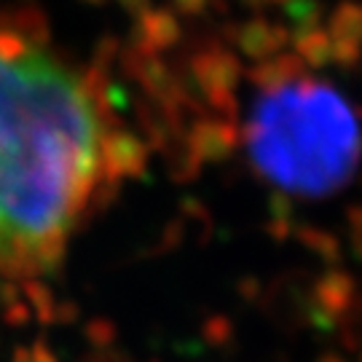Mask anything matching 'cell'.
<instances>
[{"label":"cell","instance_id":"5","mask_svg":"<svg viewBox=\"0 0 362 362\" xmlns=\"http://www.w3.org/2000/svg\"><path fill=\"white\" fill-rule=\"evenodd\" d=\"M296 57L309 67H327L333 62V38L327 30L309 27L296 33Z\"/></svg>","mask_w":362,"mask_h":362},{"label":"cell","instance_id":"12","mask_svg":"<svg viewBox=\"0 0 362 362\" xmlns=\"http://www.w3.org/2000/svg\"><path fill=\"white\" fill-rule=\"evenodd\" d=\"M180 3H182V8H188V11H199L207 0H180Z\"/></svg>","mask_w":362,"mask_h":362},{"label":"cell","instance_id":"11","mask_svg":"<svg viewBox=\"0 0 362 362\" xmlns=\"http://www.w3.org/2000/svg\"><path fill=\"white\" fill-rule=\"evenodd\" d=\"M351 228H354V239H357V247H360V252H362V209L360 212H354V218H351Z\"/></svg>","mask_w":362,"mask_h":362},{"label":"cell","instance_id":"9","mask_svg":"<svg viewBox=\"0 0 362 362\" xmlns=\"http://www.w3.org/2000/svg\"><path fill=\"white\" fill-rule=\"evenodd\" d=\"M351 293H354V282L346 274H327L320 279L317 285V298H320V306L327 311H338L344 309L351 300Z\"/></svg>","mask_w":362,"mask_h":362},{"label":"cell","instance_id":"4","mask_svg":"<svg viewBox=\"0 0 362 362\" xmlns=\"http://www.w3.org/2000/svg\"><path fill=\"white\" fill-rule=\"evenodd\" d=\"M287 43V30L282 25H272L266 19H252L236 33V46L239 52L250 59H272Z\"/></svg>","mask_w":362,"mask_h":362},{"label":"cell","instance_id":"13","mask_svg":"<svg viewBox=\"0 0 362 362\" xmlns=\"http://www.w3.org/2000/svg\"><path fill=\"white\" fill-rule=\"evenodd\" d=\"M320 362H344V360H338L336 354H327V357H322Z\"/></svg>","mask_w":362,"mask_h":362},{"label":"cell","instance_id":"7","mask_svg":"<svg viewBox=\"0 0 362 362\" xmlns=\"http://www.w3.org/2000/svg\"><path fill=\"white\" fill-rule=\"evenodd\" d=\"M196 145H199V153L209 158H223L236 145V129L228 121H207L196 129Z\"/></svg>","mask_w":362,"mask_h":362},{"label":"cell","instance_id":"14","mask_svg":"<svg viewBox=\"0 0 362 362\" xmlns=\"http://www.w3.org/2000/svg\"><path fill=\"white\" fill-rule=\"evenodd\" d=\"M274 3H287V0H274Z\"/></svg>","mask_w":362,"mask_h":362},{"label":"cell","instance_id":"10","mask_svg":"<svg viewBox=\"0 0 362 362\" xmlns=\"http://www.w3.org/2000/svg\"><path fill=\"white\" fill-rule=\"evenodd\" d=\"M287 3H290V16L298 25V33L317 27V3L314 0H287Z\"/></svg>","mask_w":362,"mask_h":362},{"label":"cell","instance_id":"2","mask_svg":"<svg viewBox=\"0 0 362 362\" xmlns=\"http://www.w3.org/2000/svg\"><path fill=\"white\" fill-rule=\"evenodd\" d=\"M247 145L269 180L300 196L344 188L362 158L349 103L330 83L303 76L263 91L247 124Z\"/></svg>","mask_w":362,"mask_h":362},{"label":"cell","instance_id":"6","mask_svg":"<svg viewBox=\"0 0 362 362\" xmlns=\"http://www.w3.org/2000/svg\"><path fill=\"white\" fill-rule=\"evenodd\" d=\"M300 59L296 54H282L276 59H263L258 67L250 70V81L258 86V89H274V86H282L287 81L300 76Z\"/></svg>","mask_w":362,"mask_h":362},{"label":"cell","instance_id":"8","mask_svg":"<svg viewBox=\"0 0 362 362\" xmlns=\"http://www.w3.org/2000/svg\"><path fill=\"white\" fill-rule=\"evenodd\" d=\"M330 38L346 40L354 46H362V6L357 3H341L330 16Z\"/></svg>","mask_w":362,"mask_h":362},{"label":"cell","instance_id":"3","mask_svg":"<svg viewBox=\"0 0 362 362\" xmlns=\"http://www.w3.org/2000/svg\"><path fill=\"white\" fill-rule=\"evenodd\" d=\"M196 73H199V81H202L204 91L212 97V103L218 105L220 110L233 107V91H236L239 76H242L239 59L233 54L223 52V49L207 52L199 59Z\"/></svg>","mask_w":362,"mask_h":362},{"label":"cell","instance_id":"1","mask_svg":"<svg viewBox=\"0 0 362 362\" xmlns=\"http://www.w3.org/2000/svg\"><path fill=\"white\" fill-rule=\"evenodd\" d=\"M116 134L86 76L0 27V276L59 269L113 172Z\"/></svg>","mask_w":362,"mask_h":362}]
</instances>
